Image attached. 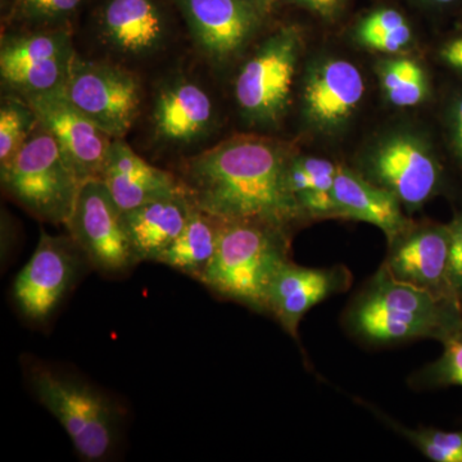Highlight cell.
Segmentation results:
<instances>
[{"mask_svg":"<svg viewBox=\"0 0 462 462\" xmlns=\"http://www.w3.org/2000/svg\"><path fill=\"white\" fill-rule=\"evenodd\" d=\"M451 126L456 154L462 162V96L456 100L454 108H452Z\"/></svg>","mask_w":462,"mask_h":462,"instance_id":"obj_33","label":"cell"},{"mask_svg":"<svg viewBox=\"0 0 462 462\" xmlns=\"http://www.w3.org/2000/svg\"><path fill=\"white\" fill-rule=\"evenodd\" d=\"M291 2L311 9L322 17H330L338 11L343 0H291Z\"/></svg>","mask_w":462,"mask_h":462,"instance_id":"obj_32","label":"cell"},{"mask_svg":"<svg viewBox=\"0 0 462 462\" xmlns=\"http://www.w3.org/2000/svg\"><path fill=\"white\" fill-rule=\"evenodd\" d=\"M193 209L187 191L124 212V223L141 263H157L184 229Z\"/></svg>","mask_w":462,"mask_h":462,"instance_id":"obj_21","label":"cell"},{"mask_svg":"<svg viewBox=\"0 0 462 462\" xmlns=\"http://www.w3.org/2000/svg\"><path fill=\"white\" fill-rule=\"evenodd\" d=\"M351 284L352 273L343 264L311 269L289 261L270 288L267 314L297 339L298 327L307 312L322 300L345 293Z\"/></svg>","mask_w":462,"mask_h":462,"instance_id":"obj_15","label":"cell"},{"mask_svg":"<svg viewBox=\"0 0 462 462\" xmlns=\"http://www.w3.org/2000/svg\"><path fill=\"white\" fill-rule=\"evenodd\" d=\"M337 218L375 225L388 242L411 225L403 215L400 200L384 188L363 178L360 173L339 166L334 182Z\"/></svg>","mask_w":462,"mask_h":462,"instance_id":"obj_20","label":"cell"},{"mask_svg":"<svg viewBox=\"0 0 462 462\" xmlns=\"http://www.w3.org/2000/svg\"><path fill=\"white\" fill-rule=\"evenodd\" d=\"M27 375L33 394L60 421L83 460L105 461L114 454L123 421L117 403L83 380L45 364H32Z\"/></svg>","mask_w":462,"mask_h":462,"instance_id":"obj_4","label":"cell"},{"mask_svg":"<svg viewBox=\"0 0 462 462\" xmlns=\"http://www.w3.org/2000/svg\"><path fill=\"white\" fill-rule=\"evenodd\" d=\"M76 54L67 27L3 33V88L21 98L60 89L66 83Z\"/></svg>","mask_w":462,"mask_h":462,"instance_id":"obj_8","label":"cell"},{"mask_svg":"<svg viewBox=\"0 0 462 462\" xmlns=\"http://www.w3.org/2000/svg\"><path fill=\"white\" fill-rule=\"evenodd\" d=\"M442 355L433 363L425 365L410 379L416 389L462 387V324L443 342Z\"/></svg>","mask_w":462,"mask_h":462,"instance_id":"obj_26","label":"cell"},{"mask_svg":"<svg viewBox=\"0 0 462 462\" xmlns=\"http://www.w3.org/2000/svg\"><path fill=\"white\" fill-rule=\"evenodd\" d=\"M380 78L389 102L397 107H412L427 96V76L415 60H388L382 67Z\"/></svg>","mask_w":462,"mask_h":462,"instance_id":"obj_25","label":"cell"},{"mask_svg":"<svg viewBox=\"0 0 462 462\" xmlns=\"http://www.w3.org/2000/svg\"><path fill=\"white\" fill-rule=\"evenodd\" d=\"M256 2L258 3V5L263 8L264 5H269L272 0H256Z\"/></svg>","mask_w":462,"mask_h":462,"instance_id":"obj_35","label":"cell"},{"mask_svg":"<svg viewBox=\"0 0 462 462\" xmlns=\"http://www.w3.org/2000/svg\"><path fill=\"white\" fill-rule=\"evenodd\" d=\"M440 58L446 65L462 74V35L447 42L440 50Z\"/></svg>","mask_w":462,"mask_h":462,"instance_id":"obj_31","label":"cell"},{"mask_svg":"<svg viewBox=\"0 0 462 462\" xmlns=\"http://www.w3.org/2000/svg\"><path fill=\"white\" fill-rule=\"evenodd\" d=\"M373 412L379 416L389 428L406 438L430 461L462 462V430L445 431L433 430V428L409 430L392 420L384 413L379 412L378 410L374 409Z\"/></svg>","mask_w":462,"mask_h":462,"instance_id":"obj_27","label":"cell"},{"mask_svg":"<svg viewBox=\"0 0 462 462\" xmlns=\"http://www.w3.org/2000/svg\"><path fill=\"white\" fill-rule=\"evenodd\" d=\"M343 318L346 331L365 345L443 342L462 324V307L397 281L382 264L352 298Z\"/></svg>","mask_w":462,"mask_h":462,"instance_id":"obj_2","label":"cell"},{"mask_svg":"<svg viewBox=\"0 0 462 462\" xmlns=\"http://www.w3.org/2000/svg\"><path fill=\"white\" fill-rule=\"evenodd\" d=\"M63 88V87H62ZM62 88L23 98L83 182L100 180L114 139L67 98Z\"/></svg>","mask_w":462,"mask_h":462,"instance_id":"obj_11","label":"cell"},{"mask_svg":"<svg viewBox=\"0 0 462 462\" xmlns=\"http://www.w3.org/2000/svg\"><path fill=\"white\" fill-rule=\"evenodd\" d=\"M62 89L72 105L112 139H123L141 112V81L112 63L76 54Z\"/></svg>","mask_w":462,"mask_h":462,"instance_id":"obj_7","label":"cell"},{"mask_svg":"<svg viewBox=\"0 0 462 462\" xmlns=\"http://www.w3.org/2000/svg\"><path fill=\"white\" fill-rule=\"evenodd\" d=\"M3 190L39 220L65 225L83 187L56 138L39 124L29 141L0 166Z\"/></svg>","mask_w":462,"mask_h":462,"instance_id":"obj_5","label":"cell"},{"mask_svg":"<svg viewBox=\"0 0 462 462\" xmlns=\"http://www.w3.org/2000/svg\"><path fill=\"white\" fill-rule=\"evenodd\" d=\"M291 154L281 143L240 135L207 149L182 167L190 202L225 223H256L291 234L306 220L291 190Z\"/></svg>","mask_w":462,"mask_h":462,"instance_id":"obj_1","label":"cell"},{"mask_svg":"<svg viewBox=\"0 0 462 462\" xmlns=\"http://www.w3.org/2000/svg\"><path fill=\"white\" fill-rule=\"evenodd\" d=\"M374 184L391 191L410 211L439 190L442 171L433 154L409 136L391 139L376 151L370 165Z\"/></svg>","mask_w":462,"mask_h":462,"instance_id":"obj_14","label":"cell"},{"mask_svg":"<svg viewBox=\"0 0 462 462\" xmlns=\"http://www.w3.org/2000/svg\"><path fill=\"white\" fill-rule=\"evenodd\" d=\"M152 112L154 138L167 145H189L205 139L214 127L212 99L200 85L176 79L158 90Z\"/></svg>","mask_w":462,"mask_h":462,"instance_id":"obj_16","label":"cell"},{"mask_svg":"<svg viewBox=\"0 0 462 462\" xmlns=\"http://www.w3.org/2000/svg\"><path fill=\"white\" fill-rule=\"evenodd\" d=\"M300 38L294 29L279 30L263 42L240 69L236 98L252 124L272 126L288 107L300 57Z\"/></svg>","mask_w":462,"mask_h":462,"instance_id":"obj_9","label":"cell"},{"mask_svg":"<svg viewBox=\"0 0 462 462\" xmlns=\"http://www.w3.org/2000/svg\"><path fill=\"white\" fill-rule=\"evenodd\" d=\"M88 269L89 261L71 236L42 230L32 258L14 279L18 311L33 324L50 321Z\"/></svg>","mask_w":462,"mask_h":462,"instance_id":"obj_6","label":"cell"},{"mask_svg":"<svg viewBox=\"0 0 462 462\" xmlns=\"http://www.w3.org/2000/svg\"><path fill=\"white\" fill-rule=\"evenodd\" d=\"M411 41V29L409 23L394 27V29L384 30L360 39L361 44L372 50L384 51V53H397L402 51Z\"/></svg>","mask_w":462,"mask_h":462,"instance_id":"obj_30","label":"cell"},{"mask_svg":"<svg viewBox=\"0 0 462 462\" xmlns=\"http://www.w3.org/2000/svg\"><path fill=\"white\" fill-rule=\"evenodd\" d=\"M388 245L387 258L383 264L392 276L438 298L456 302L447 284L448 225L418 227L411 224Z\"/></svg>","mask_w":462,"mask_h":462,"instance_id":"obj_13","label":"cell"},{"mask_svg":"<svg viewBox=\"0 0 462 462\" xmlns=\"http://www.w3.org/2000/svg\"><path fill=\"white\" fill-rule=\"evenodd\" d=\"M81 3L83 0H12L7 21L29 29L67 27Z\"/></svg>","mask_w":462,"mask_h":462,"instance_id":"obj_28","label":"cell"},{"mask_svg":"<svg viewBox=\"0 0 462 462\" xmlns=\"http://www.w3.org/2000/svg\"><path fill=\"white\" fill-rule=\"evenodd\" d=\"M200 53L215 63L236 57L260 25L251 0H175Z\"/></svg>","mask_w":462,"mask_h":462,"instance_id":"obj_12","label":"cell"},{"mask_svg":"<svg viewBox=\"0 0 462 462\" xmlns=\"http://www.w3.org/2000/svg\"><path fill=\"white\" fill-rule=\"evenodd\" d=\"M224 224L225 221L193 205L184 229L158 257L157 263L166 264L194 281L202 282L214 260Z\"/></svg>","mask_w":462,"mask_h":462,"instance_id":"obj_22","label":"cell"},{"mask_svg":"<svg viewBox=\"0 0 462 462\" xmlns=\"http://www.w3.org/2000/svg\"><path fill=\"white\" fill-rule=\"evenodd\" d=\"M38 126V117L25 99L14 94L3 97L0 106V166L16 156Z\"/></svg>","mask_w":462,"mask_h":462,"instance_id":"obj_24","label":"cell"},{"mask_svg":"<svg viewBox=\"0 0 462 462\" xmlns=\"http://www.w3.org/2000/svg\"><path fill=\"white\" fill-rule=\"evenodd\" d=\"M100 180L123 212L185 190L179 176L151 165L123 139L112 141Z\"/></svg>","mask_w":462,"mask_h":462,"instance_id":"obj_17","label":"cell"},{"mask_svg":"<svg viewBox=\"0 0 462 462\" xmlns=\"http://www.w3.org/2000/svg\"><path fill=\"white\" fill-rule=\"evenodd\" d=\"M449 254L447 284L451 297L462 306V209L448 225Z\"/></svg>","mask_w":462,"mask_h":462,"instance_id":"obj_29","label":"cell"},{"mask_svg":"<svg viewBox=\"0 0 462 462\" xmlns=\"http://www.w3.org/2000/svg\"><path fill=\"white\" fill-rule=\"evenodd\" d=\"M364 91L357 67L346 60H328L307 79L303 93L307 117L319 126H336L354 114Z\"/></svg>","mask_w":462,"mask_h":462,"instance_id":"obj_19","label":"cell"},{"mask_svg":"<svg viewBox=\"0 0 462 462\" xmlns=\"http://www.w3.org/2000/svg\"><path fill=\"white\" fill-rule=\"evenodd\" d=\"M338 169L336 163L322 158H291L288 170L289 187L306 220L337 217L334 182Z\"/></svg>","mask_w":462,"mask_h":462,"instance_id":"obj_23","label":"cell"},{"mask_svg":"<svg viewBox=\"0 0 462 462\" xmlns=\"http://www.w3.org/2000/svg\"><path fill=\"white\" fill-rule=\"evenodd\" d=\"M65 225L91 269L117 276L141 263L125 227L124 212L102 180L84 182Z\"/></svg>","mask_w":462,"mask_h":462,"instance_id":"obj_10","label":"cell"},{"mask_svg":"<svg viewBox=\"0 0 462 462\" xmlns=\"http://www.w3.org/2000/svg\"><path fill=\"white\" fill-rule=\"evenodd\" d=\"M103 41L130 57H147L166 39V18L156 0H106L99 12Z\"/></svg>","mask_w":462,"mask_h":462,"instance_id":"obj_18","label":"cell"},{"mask_svg":"<svg viewBox=\"0 0 462 462\" xmlns=\"http://www.w3.org/2000/svg\"><path fill=\"white\" fill-rule=\"evenodd\" d=\"M431 2L438 3V5H452V3L458 2V0H431Z\"/></svg>","mask_w":462,"mask_h":462,"instance_id":"obj_34","label":"cell"},{"mask_svg":"<svg viewBox=\"0 0 462 462\" xmlns=\"http://www.w3.org/2000/svg\"><path fill=\"white\" fill-rule=\"evenodd\" d=\"M291 234L256 223H225L200 284L216 296L267 314L276 275L291 260Z\"/></svg>","mask_w":462,"mask_h":462,"instance_id":"obj_3","label":"cell"}]
</instances>
